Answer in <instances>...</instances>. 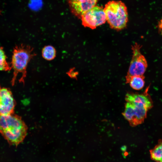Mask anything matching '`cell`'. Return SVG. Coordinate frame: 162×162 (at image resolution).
I'll return each instance as SVG.
<instances>
[{
	"instance_id": "obj_1",
	"label": "cell",
	"mask_w": 162,
	"mask_h": 162,
	"mask_svg": "<svg viewBox=\"0 0 162 162\" xmlns=\"http://www.w3.org/2000/svg\"><path fill=\"white\" fill-rule=\"evenodd\" d=\"M149 86L141 93H128L125 96L127 101L122 114L130 125L135 127L142 123L148 111L153 106V102L148 93Z\"/></svg>"
},
{
	"instance_id": "obj_2",
	"label": "cell",
	"mask_w": 162,
	"mask_h": 162,
	"mask_svg": "<svg viewBox=\"0 0 162 162\" xmlns=\"http://www.w3.org/2000/svg\"><path fill=\"white\" fill-rule=\"evenodd\" d=\"M26 132V125L18 116L0 115V133L10 145H18L24 139Z\"/></svg>"
},
{
	"instance_id": "obj_3",
	"label": "cell",
	"mask_w": 162,
	"mask_h": 162,
	"mask_svg": "<svg viewBox=\"0 0 162 162\" xmlns=\"http://www.w3.org/2000/svg\"><path fill=\"white\" fill-rule=\"evenodd\" d=\"M33 50L34 48L32 46L24 44L16 46L14 48L11 62V67L14 70L11 81L13 85L20 74L21 76L19 82H24L27 76L28 64L36 56Z\"/></svg>"
},
{
	"instance_id": "obj_4",
	"label": "cell",
	"mask_w": 162,
	"mask_h": 162,
	"mask_svg": "<svg viewBox=\"0 0 162 162\" xmlns=\"http://www.w3.org/2000/svg\"><path fill=\"white\" fill-rule=\"evenodd\" d=\"M104 10L106 21L111 28L120 30L126 26L128 13L123 2L120 1H110L105 4Z\"/></svg>"
},
{
	"instance_id": "obj_5",
	"label": "cell",
	"mask_w": 162,
	"mask_h": 162,
	"mask_svg": "<svg viewBox=\"0 0 162 162\" xmlns=\"http://www.w3.org/2000/svg\"><path fill=\"white\" fill-rule=\"evenodd\" d=\"M142 46L137 43L132 46L133 55L126 78L135 76L143 75L147 67L146 59L141 53Z\"/></svg>"
},
{
	"instance_id": "obj_6",
	"label": "cell",
	"mask_w": 162,
	"mask_h": 162,
	"mask_svg": "<svg viewBox=\"0 0 162 162\" xmlns=\"http://www.w3.org/2000/svg\"><path fill=\"white\" fill-rule=\"evenodd\" d=\"M80 19L84 27L92 29L96 28L106 21L104 8L96 5L84 13Z\"/></svg>"
},
{
	"instance_id": "obj_7",
	"label": "cell",
	"mask_w": 162,
	"mask_h": 162,
	"mask_svg": "<svg viewBox=\"0 0 162 162\" xmlns=\"http://www.w3.org/2000/svg\"><path fill=\"white\" fill-rule=\"evenodd\" d=\"M15 104L10 90L7 88H1L0 90V115L13 114Z\"/></svg>"
},
{
	"instance_id": "obj_8",
	"label": "cell",
	"mask_w": 162,
	"mask_h": 162,
	"mask_svg": "<svg viewBox=\"0 0 162 162\" xmlns=\"http://www.w3.org/2000/svg\"><path fill=\"white\" fill-rule=\"evenodd\" d=\"M99 0H68L71 12L80 19L86 11L95 6Z\"/></svg>"
},
{
	"instance_id": "obj_9",
	"label": "cell",
	"mask_w": 162,
	"mask_h": 162,
	"mask_svg": "<svg viewBox=\"0 0 162 162\" xmlns=\"http://www.w3.org/2000/svg\"><path fill=\"white\" fill-rule=\"evenodd\" d=\"M144 75L133 76L126 78V83H129L133 89L139 90L142 89L144 86Z\"/></svg>"
},
{
	"instance_id": "obj_10",
	"label": "cell",
	"mask_w": 162,
	"mask_h": 162,
	"mask_svg": "<svg viewBox=\"0 0 162 162\" xmlns=\"http://www.w3.org/2000/svg\"><path fill=\"white\" fill-rule=\"evenodd\" d=\"M151 159L156 162H162V140H159L154 147L149 150Z\"/></svg>"
},
{
	"instance_id": "obj_11",
	"label": "cell",
	"mask_w": 162,
	"mask_h": 162,
	"mask_svg": "<svg viewBox=\"0 0 162 162\" xmlns=\"http://www.w3.org/2000/svg\"><path fill=\"white\" fill-rule=\"evenodd\" d=\"M42 57L45 60L48 61H52L56 57V51L55 48L50 45L44 46L41 51Z\"/></svg>"
},
{
	"instance_id": "obj_12",
	"label": "cell",
	"mask_w": 162,
	"mask_h": 162,
	"mask_svg": "<svg viewBox=\"0 0 162 162\" xmlns=\"http://www.w3.org/2000/svg\"><path fill=\"white\" fill-rule=\"evenodd\" d=\"M6 56L2 48L0 47V70L9 71L12 69L7 61Z\"/></svg>"
},
{
	"instance_id": "obj_13",
	"label": "cell",
	"mask_w": 162,
	"mask_h": 162,
	"mask_svg": "<svg viewBox=\"0 0 162 162\" xmlns=\"http://www.w3.org/2000/svg\"><path fill=\"white\" fill-rule=\"evenodd\" d=\"M68 75L71 78H75L77 74V73L74 71L73 68H71L67 73Z\"/></svg>"
},
{
	"instance_id": "obj_14",
	"label": "cell",
	"mask_w": 162,
	"mask_h": 162,
	"mask_svg": "<svg viewBox=\"0 0 162 162\" xmlns=\"http://www.w3.org/2000/svg\"><path fill=\"white\" fill-rule=\"evenodd\" d=\"M159 31L162 35V19L159 22L158 25Z\"/></svg>"
},
{
	"instance_id": "obj_15",
	"label": "cell",
	"mask_w": 162,
	"mask_h": 162,
	"mask_svg": "<svg viewBox=\"0 0 162 162\" xmlns=\"http://www.w3.org/2000/svg\"><path fill=\"white\" fill-rule=\"evenodd\" d=\"M126 147L125 146H123L122 147L121 150L122 151H124L126 150Z\"/></svg>"
},
{
	"instance_id": "obj_16",
	"label": "cell",
	"mask_w": 162,
	"mask_h": 162,
	"mask_svg": "<svg viewBox=\"0 0 162 162\" xmlns=\"http://www.w3.org/2000/svg\"><path fill=\"white\" fill-rule=\"evenodd\" d=\"M1 86H0V89H1Z\"/></svg>"
}]
</instances>
